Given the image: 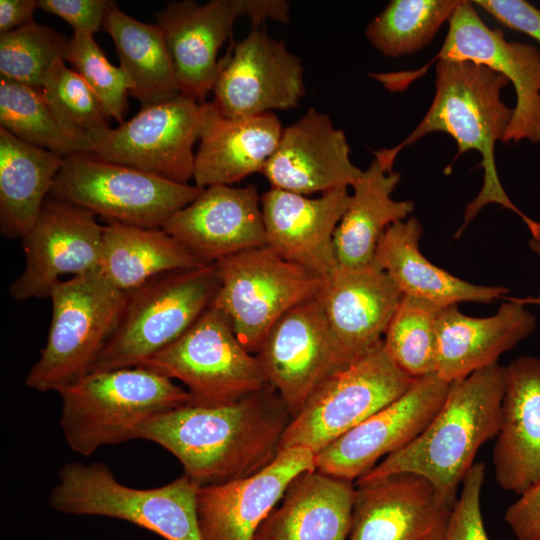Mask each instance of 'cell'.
<instances>
[{"instance_id": "6da1fadb", "label": "cell", "mask_w": 540, "mask_h": 540, "mask_svg": "<svg viewBox=\"0 0 540 540\" xmlns=\"http://www.w3.org/2000/svg\"><path fill=\"white\" fill-rule=\"evenodd\" d=\"M291 419L268 384L230 403L188 402L171 409L144 423L138 438L168 450L184 475L204 487L247 478L270 464Z\"/></svg>"}, {"instance_id": "7a4b0ae2", "label": "cell", "mask_w": 540, "mask_h": 540, "mask_svg": "<svg viewBox=\"0 0 540 540\" xmlns=\"http://www.w3.org/2000/svg\"><path fill=\"white\" fill-rule=\"evenodd\" d=\"M435 71L433 101L415 129L395 146L396 150L400 153L430 133L443 132L456 142L454 160L470 150L481 155L482 188L466 206L456 238L484 207L498 204L518 215L532 239L540 240V222L528 217L511 201L496 168L495 145L503 140L513 115V108L501 99V90L509 80L487 66L468 61L438 60Z\"/></svg>"}, {"instance_id": "3957f363", "label": "cell", "mask_w": 540, "mask_h": 540, "mask_svg": "<svg viewBox=\"0 0 540 540\" xmlns=\"http://www.w3.org/2000/svg\"><path fill=\"white\" fill-rule=\"evenodd\" d=\"M504 384L505 367L498 363L450 382L441 408L422 433L359 479L415 473L456 502L477 451L499 432Z\"/></svg>"}, {"instance_id": "277c9868", "label": "cell", "mask_w": 540, "mask_h": 540, "mask_svg": "<svg viewBox=\"0 0 540 540\" xmlns=\"http://www.w3.org/2000/svg\"><path fill=\"white\" fill-rule=\"evenodd\" d=\"M59 395L65 440L83 456L137 439L144 423L191 401L172 379L140 366L91 372Z\"/></svg>"}, {"instance_id": "5b68a950", "label": "cell", "mask_w": 540, "mask_h": 540, "mask_svg": "<svg viewBox=\"0 0 540 540\" xmlns=\"http://www.w3.org/2000/svg\"><path fill=\"white\" fill-rule=\"evenodd\" d=\"M49 298L47 341L25 384L39 392L59 393L92 372L118 326L126 293L98 270L60 280Z\"/></svg>"}, {"instance_id": "8992f818", "label": "cell", "mask_w": 540, "mask_h": 540, "mask_svg": "<svg viewBox=\"0 0 540 540\" xmlns=\"http://www.w3.org/2000/svg\"><path fill=\"white\" fill-rule=\"evenodd\" d=\"M49 504L69 515L128 521L166 540H202L197 519L199 487L187 476L152 489L121 484L102 462L66 463L58 472Z\"/></svg>"}, {"instance_id": "52a82bcc", "label": "cell", "mask_w": 540, "mask_h": 540, "mask_svg": "<svg viewBox=\"0 0 540 540\" xmlns=\"http://www.w3.org/2000/svg\"><path fill=\"white\" fill-rule=\"evenodd\" d=\"M215 264L159 275L126 293L116 330L92 372L135 367L182 336L211 306Z\"/></svg>"}, {"instance_id": "ba28073f", "label": "cell", "mask_w": 540, "mask_h": 540, "mask_svg": "<svg viewBox=\"0 0 540 540\" xmlns=\"http://www.w3.org/2000/svg\"><path fill=\"white\" fill-rule=\"evenodd\" d=\"M414 379L393 362L382 341L321 379L288 424L281 449L318 454L402 396Z\"/></svg>"}, {"instance_id": "9c48e42d", "label": "cell", "mask_w": 540, "mask_h": 540, "mask_svg": "<svg viewBox=\"0 0 540 540\" xmlns=\"http://www.w3.org/2000/svg\"><path fill=\"white\" fill-rule=\"evenodd\" d=\"M438 60L468 61L491 68L514 86L516 104L502 142H540V52L532 45L506 40L501 29L481 19L472 1L463 0L448 21L441 49L416 70L372 73L391 92L404 91Z\"/></svg>"}, {"instance_id": "30bf717a", "label": "cell", "mask_w": 540, "mask_h": 540, "mask_svg": "<svg viewBox=\"0 0 540 540\" xmlns=\"http://www.w3.org/2000/svg\"><path fill=\"white\" fill-rule=\"evenodd\" d=\"M203 190L92 153H77L64 158L49 197L81 207L106 221L161 228Z\"/></svg>"}, {"instance_id": "8fae6325", "label": "cell", "mask_w": 540, "mask_h": 540, "mask_svg": "<svg viewBox=\"0 0 540 540\" xmlns=\"http://www.w3.org/2000/svg\"><path fill=\"white\" fill-rule=\"evenodd\" d=\"M139 366L181 381L196 404L230 403L268 385L257 356L212 305L182 336Z\"/></svg>"}, {"instance_id": "7c38bea8", "label": "cell", "mask_w": 540, "mask_h": 540, "mask_svg": "<svg viewBox=\"0 0 540 540\" xmlns=\"http://www.w3.org/2000/svg\"><path fill=\"white\" fill-rule=\"evenodd\" d=\"M219 288L212 306L242 345L256 354L271 327L295 305L317 295L321 279L267 246L215 263Z\"/></svg>"}, {"instance_id": "4fadbf2b", "label": "cell", "mask_w": 540, "mask_h": 540, "mask_svg": "<svg viewBox=\"0 0 540 540\" xmlns=\"http://www.w3.org/2000/svg\"><path fill=\"white\" fill-rule=\"evenodd\" d=\"M210 102L182 94L143 108L116 128L91 139L96 157L128 165L168 180L188 184L193 178L194 144L206 124Z\"/></svg>"}, {"instance_id": "5bb4252c", "label": "cell", "mask_w": 540, "mask_h": 540, "mask_svg": "<svg viewBox=\"0 0 540 540\" xmlns=\"http://www.w3.org/2000/svg\"><path fill=\"white\" fill-rule=\"evenodd\" d=\"M305 91L301 59L257 27L220 60L212 104L224 117H250L295 108Z\"/></svg>"}, {"instance_id": "9a60e30c", "label": "cell", "mask_w": 540, "mask_h": 540, "mask_svg": "<svg viewBox=\"0 0 540 540\" xmlns=\"http://www.w3.org/2000/svg\"><path fill=\"white\" fill-rule=\"evenodd\" d=\"M449 383L435 373L415 378L398 399L315 455V468L353 481L418 437L441 408Z\"/></svg>"}, {"instance_id": "2e32d148", "label": "cell", "mask_w": 540, "mask_h": 540, "mask_svg": "<svg viewBox=\"0 0 540 540\" xmlns=\"http://www.w3.org/2000/svg\"><path fill=\"white\" fill-rule=\"evenodd\" d=\"M103 228L96 215L73 204L48 197L25 235V265L9 293L17 301L49 297L62 276L98 271Z\"/></svg>"}, {"instance_id": "e0dca14e", "label": "cell", "mask_w": 540, "mask_h": 540, "mask_svg": "<svg viewBox=\"0 0 540 540\" xmlns=\"http://www.w3.org/2000/svg\"><path fill=\"white\" fill-rule=\"evenodd\" d=\"M347 540H443L454 505L428 479L400 472L358 479Z\"/></svg>"}, {"instance_id": "ac0fdd59", "label": "cell", "mask_w": 540, "mask_h": 540, "mask_svg": "<svg viewBox=\"0 0 540 540\" xmlns=\"http://www.w3.org/2000/svg\"><path fill=\"white\" fill-rule=\"evenodd\" d=\"M268 384L279 394L292 418L338 361L334 339L315 296L288 310L266 334L255 354Z\"/></svg>"}, {"instance_id": "d6986e66", "label": "cell", "mask_w": 540, "mask_h": 540, "mask_svg": "<svg viewBox=\"0 0 540 540\" xmlns=\"http://www.w3.org/2000/svg\"><path fill=\"white\" fill-rule=\"evenodd\" d=\"M203 264L266 246L255 185H212L161 227Z\"/></svg>"}, {"instance_id": "ffe728a7", "label": "cell", "mask_w": 540, "mask_h": 540, "mask_svg": "<svg viewBox=\"0 0 540 540\" xmlns=\"http://www.w3.org/2000/svg\"><path fill=\"white\" fill-rule=\"evenodd\" d=\"M402 296L374 261L359 267L338 265L321 279L316 297L328 321L340 365L383 341Z\"/></svg>"}, {"instance_id": "44dd1931", "label": "cell", "mask_w": 540, "mask_h": 540, "mask_svg": "<svg viewBox=\"0 0 540 540\" xmlns=\"http://www.w3.org/2000/svg\"><path fill=\"white\" fill-rule=\"evenodd\" d=\"M314 469L312 451L287 448L247 478L199 487L196 507L202 540H253L291 481Z\"/></svg>"}, {"instance_id": "7402d4cb", "label": "cell", "mask_w": 540, "mask_h": 540, "mask_svg": "<svg viewBox=\"0 0 540 540\" xmlns=\"http://www.w3.org/2000/svg\"><path fill=\"white\" fill-rule=\"evenodd\" d=\"M345 133L314 108L283 129L262 174L271 188L301 195L349 188L362 170L350 158Z\"/></svg>"}, {"instance_id": "603a6c76", "label": "cell", "mask_w": 540, "mask_h": 540, "mask_svg": "<svg viewBox=\"0 0 540 540\" xmlns=\"http://www.w3.org/2000/svg\"><path fill=\"white\" fill-rule=\"evenodd\" d=\"M348 188L311 198L277 188L261 195L266 246L322 279L338 266L334 236L348 206Z\"/></svg>"}, {"instance_id": "cb8c5ba5", "label": "cell", "mask_w": 540, "mask_h": 540, "mask_svg": "<svg viewBox=\"0 0 540 540\" xmlns=\"http://www.w3.org/2000/svg\"><path fill=\"white\" fill-rule=\"evenodd\" d=\"M244 16V0L172 1L155 14L172 60L180 94L199 103L213 91L218 52Z\"/></svg>"}, {"instance_id": "d4e9b609", "label": "cell", "mask_w": 540, "mask_h": 540, "mask_svg": "<svg viewBox=\"0 0 540 540\" xmlns=\"http://www.w3.org/2000/svg\"><path fill=\"white\" fill-rule=\"evenodd\" d=\"M495 479L518 495L540 481V358L505 367L500 428L492 453Z\"/></svg>"}, {"instance_id": "484cf974", "label": "cell", "mask_w": 540, "mask_h": 540, "mask_svg": "<svg viewBox=\"0 0 540 540\" xmlns=\"http://www.w3.org/2000/svg\"><path fill=\"white\" fill-rule=\"evenodd\" d=\"M504 298L506 302L488 317L468 316L457 304L442 308L435 369L440 379L450 383L497 363L535 330V315L512 297Z\"/></svg>"}, {"instance_id": "4316f807", "label": "cell", "mask_w": 540, "mask_h": 540, "mask_svg": "<svg viewBox=\"0 0 540 540\" xmlns=\"http://www.w3.org/2000/svg\"><path fill=\"white\" fill-rule=\"evenodd\" d=\"M398 154L395 147L375 151L370 165L352 184L348 206L334 236L338 265L359 267L372 263L386 230L413 212L412 201L392 197L401 179L393 169Z\"/></svg>"}, {"instance_id": "83f0119b", "label": "cell", "mask_w": 540, "mask_h": 540, "mask_svg": "<svg viewBox=\"0 0 540 540\" xmlns=\"http://www.w3.org/2000/svg\"><path fill=\"white\" fill-rule=\"evenodd\" d=\"M355 490L350 480L317 469L303 472L288 485L253 540H347Z\"/></svg>"}, {"instance_id": "f1b7e54d", "label": "cell", "mask_w": 540, "mask_h": 540, "mask_svg": "<svg viewBox=\"0 0 540 540\" xmlns=\"http://www.w3.org/2000/svg\"><path fill=\"white\" fill-rule=\"evenodd\" d=\"M283 128L274 113L250 117L222 116L210 102L200 143L195 153V185H231L262 173L275 152Z\"/></svg>"}, {"instance_id": "f546056e", "label": "cell", "mask_w": 540, "mask_h": 540, "mask_svg": "<svg viewBox=\"0 0 540 540\" xmlns=\"http://www.w3.org/2000/svg\"><path fill=\"white\" fill-rule=\"evenodd\" d=\"M421 223L409 217L391 225L381 237L374 263L401 293L446 307L460 302L490 303L504 298V286L477 285L458 278L429 261L419 249Z\"/></svg>"}, {"instance_id": "4dcf8cb0", "label": "cell", "mask_w": 540, "mask_h": 540, "mask_svg": "<svg viewBox=\"0 0 540 540\" xmlns=\"http://www.w3.org/2000/svg\"><path fill=\"white\" fill-rule=\"evenodd\" d=\"M64 158L0 127V231L23 239L36 223Z\"/></svg>"}, {"instance_id": "1f68e13d", "label": "cell", "mask_w": 540, "mask_h": 540, "mask_svg": "<svg viewBox=\"0 0 540 540\" xmlns=\"http://www.w3.org/2000/svg\"><path fill=\"white\" fill-rule=\"evenodd\" d=\"M203 265L207 264L162 228L114 221L104 225L99 272L122 292L132 291L164 273Z\"/></svg>"}, {"instance_id": "d6a6232c", "label": "cell", "mask_w": 540, "mask_h": 540, "mask_svg": "<svg viewBox=\"0 0 540 540\" xmlns=\"http://www.w3.org/2000/svg\"><path fill=\"white\" fill-rule=\"evenodd\" d=\"M103 28L113 40L120 66L134 83L130 95L141 109L180 94L167 44L157 24L141 22L112 2Z\"/></svg>"}, {"instance_id": "836d02e7", "label": "cell", "mask_w": 540, "mask_h": 540, "mask_svg": "<svg viewBox=\"0 0 540 540\" xmlns=\"http://www.w3.org/2000/svg\"><path fill=\"white\" fill-rule=\"evenodd\" d=\"M0 127L19 140L63 157L91 153L92 144L68 133L49 108L42 89L0 78Z\"/></svg>"}, {"instance_id": "e575fe53", "label": "cell", "mask_w": 540, "mask_h": 540, "mask_svg": "<svg viewBox=\"0 0 540 540\" xmlns=\"http://www.w3.org/2000/svg\"><path fill=\"white\" fill-rule=\"evenodd\" d=\"M463 0H393L367 25L365 35L381 54L399 57L425 47Z\"/></svg>"}, {"instance_id": "d590c367", "label": "cell", "mask_w": 540, "mask_h": 540, "mask_svg": "<svg viewBox=\"0 0 540 540\" xmlns=\"http://www.w3.org/2000/svg\"><path fill=\"white\" fill-rule=\"evenodd\" d=\"M442 308L403 295L385 331V350L393 362L413 378L435 373L437 323Z\"/></svg>"}, {"instance_id": "8d00e7d4", "label": "cell", "mask_w": 540, "mask_h": 540, "mask_svg": "<svg viewBox=\"0 0 540 540\" xmlns=\"http://www.w3.org/2000/svg\"><path fill=\"white\" fill-rule=\"evenodd\" d=\"M69 45V37L35 21L0 34L1 77L42 89L54 63L66 61Z\"/></svg>"}, {"instance_id": "74e56055", "label": "cell", "mask_w": 540, "mask_h": 540, "mask_svg": "<svg viewBox=\"0 0 540 540\" xmlns=\"http://www.w3.org/2000/svg\"><path fill=\"white\" fill-rule=\"evenodd\" d=\"M65 62L60 59L54 63L42 92L60 125L71 135L90 142L96 133L109 128V119L86 82Z\"/></svg>"}, {"instance_id": "f35d334b", "label": "cell", "mask_w": 540, "mask_h": 540, "mask_svg": "<svg viewBox=\"0 0 540 540\" xmlns=\"http://www.w3.org/2000/svg\"><path fill=\"white\" fill-rule=\"evenodd\" d=\"M66 61L89 86L107 118L123 123L134 83L121 66L109 62L93 35L74 32Z\"/></svg>"}, {"instance_id": "ab89813d", "label": "cell", "mask_w": 540, "mask_h": 540, "mask_svg": "<svg viewBox=\"0 0 540 540\" xmlns=\"http://www.w3.org/2000/svg\"><path fill=\"white\" fill-rule=\"evenodd\" d=\"M484 478V463H474L463 478L462 491L452 510L443 540H490L480 504Z\"/></svg>"}, {"instance_id": "60d3db41", "label": "cell", "mask_w": 540, "mask_h": 540, "mask_svg": "<svg viewBox=\"0 0 540 540\" xmlns=\"http://www.w3.org/2000/svg\"><path fill=\"white\" fill-rule=\"evenodd\" d=\"M110 0H38V6L71 25L74 32L94 34L103 27Z\"/></svg>"}, {"instance_id": "b9f144b4", "label": "cell", "mask_w": 540, "mask_h": 540, "mask_svg": "<svg viewBox=\"0 0 540 540\" xmlns=\"http://www.w3.org/2000/svg\"><path fill=\"white\" fill-rule=\"evenodd\" d=\"M502 26L519 31L540 43V9L524 0L472 1Z\"/></svg>"}, {"instance_id": "7bdbcfd3", "label": "cell", "mask_w": 540, "mask_h": 540, "mask_svg": "<svg viewBox=\"0 0 540 540\" xmlns=\"http://www.w3.org/2000/svg\"><path fill=\"white\" fill-rule=\"evenodd\" d=\"M519 496L504 520L517 540H540V481Z\"/></svg>"}, {"instance_id": "ee69618b", "label": "cell", "mask_w": 540, "mask_h": 540, "mask_svg": "<svg viewBox=\"0 0 540 540\" xmlns=\"http://www.w3.org/2000/svg\"><path fill=\"white\" fill-rule=\"evenodd\" d=\"M38 0H0V34L34 21Z\"/></svg>"}, {"instance_id": "f6af8a7d", "label": "cell", "mask_w": 540, "mask_h": 540, "mask_svg": "<svg viewBox=\"0 0 540 540\" xmlns=\"http://www.w3.org/2000/svg\"><path fill=\"white\" fill-rule=\"evenodd\" d=\"M290 5L284 0H244V16L250 18L252 28L260 27L268 18L287 23Z\"/></svg>"}, {"instance_id": "bcb514c9", "label": "cell", "mask_w": 540, "mask_h": 540, "mask_svg": "<svg viewBox=\"0 0 540 540\" xmlns=\"http://www.w3.org/2000/svg\"><path fill=\"white\" fill-rule=\"evenodd\" d=\"M529 246L531 250L534 252V254L537 256L539 261V268H540V240H534L531 239L529 242ZM515 301L522 305H537L540 306V291L538 292V295L536 296H528V297H512Z\"/></svg>"}]
</instances>
